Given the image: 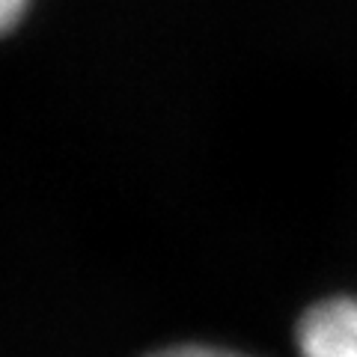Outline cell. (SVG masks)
Instances as JSON below:
<instances>
[{
	"label": "cell",
	"mask_w": 357,
	"mask_h": 357,
	"mask_svg": "<svg viewBox=\"0 0 357 357\" xmlns=\"http://www.w3.org/2000/svg\"><path fill=\"white\" fill-rule=\"evenodd\" d=\"M301 357H357V298L312 304L295 328Z\"/></svg>",
	"instance_id": "1"
},
{
	"label": "cell",
	"mask_w": 357,
	"mask_h": 357,
	"mask_svg": "<svg viewBox=\"0 0 357 357\" xmlns=\"http://www.w3.org/2000/svg\"><path fill=\"white\" fill-rule=\"evenodd\" d=\"M149 357H250L232 349H220V345H199V342H185V345H170Z\"/></svg>",
	"instance_id": "2"
},
{
	"label": "cell",
	"mask_w": 357,
	"mask_h": 357,
	"mask_svg": "<svg viewBox=\"0 0 357 357\" xmlns=\"http://www.w3.org/2000/svg\"><path fill=\"white\" fill-rule=\"evenodd\" d=\"M27 6L30 0H0V36L13 33L21 24V18L27 15Z\"/></svg>",
	"instance_id": "3"
}]
</instances>
